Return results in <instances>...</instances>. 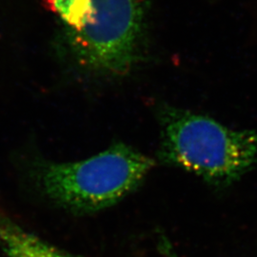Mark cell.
I'll return each mask as SVG.
<instances>
[{"label":"cell","instance_id":"1","mask_svg":"<svg viewBox=\"0 0 257 257\" xmlns=\"http://www.w3.org/2000/svg\"><path fill=\"white\" fill-rule=\"evenodd\" d=\"M158 158L226 187L257 168V130H235L207 115L171 106L159 110Z\"/></svg>","mask_w":257,"mask_h":257},{"label":"cell","instance_id":"2","mask_svg":"<svg viewBox=\"0 0 257 257\" xmlns=\"http://www.w3.org/2000/svg\"><path fill=\"white\" fill-rule=\"evenodd\" d=\"M155 164L153 158L120 142L79 161L37 162L33 174L47 200L83 215L119 203L138 189Z\"/></svg>","mask_w":257,"mask_h":257},{"label":"cell","instance_id":"3","mask_svg":"<svg viewBox=\"0 0 257 257\" xmlns=\"http://www.w3.org/2000/svg\"><path fill=\"white\" fill-rule=\"evenodd\" d=\"M149 0H88L82 26L69 32L80 64L99 74H128L143 55Z\"/></svg>","mask_w":257,"mask_h":257},{"label":"cell","instance_id":"4","mask_svg":"<svg viewBox=\"0 0 257 257\" xmlns=\"http://www.w3.org/2000/svg\"><path fill=\"white\" fill-rule=\"evenodd\" d=\"M0 251L5 257H74L22 227L1 205Z\"/></svg>","mask_w":257,"mask_h":257},{"label":"cell","instance_id":"5","mask_svg":"<svg viewBox=\"0 0 257 257\" xmlns=\"http://www.w3.org/2000/svg\"><path fill=\"white\" fill-rule=\"evenodd\" d=\"M0 257H1V256H0Z\"/></svg>","mask_w":257,"mask_h":257}]
</instances>
